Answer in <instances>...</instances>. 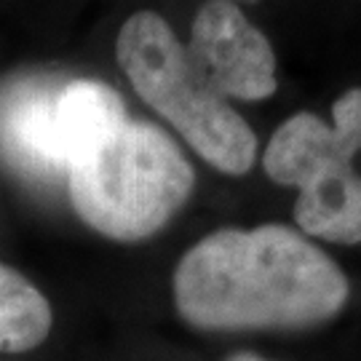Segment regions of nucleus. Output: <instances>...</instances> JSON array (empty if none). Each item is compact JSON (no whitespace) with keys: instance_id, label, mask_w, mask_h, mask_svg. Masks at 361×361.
Masks as SVG:
<instances>
[{"instance_id":"nucleus-4","label":"nucleus","mask_w":361,"mask_h":361,"mask_svg":"<svg viewBox=\"0 0 361 361\" xmlns=\"http://www.w3.org/2000/svg\"><path fill=\"white\" fill-rule=\"evenodd\" d=\"M361 89L332 104V123L297 113L273 134L262 166L279 185L297 188L295 219L308 235L332 244H361Z\"/></svg>"},{"instance_id":"nucleus-3","label":"nucleus","mask_w":361,"mask_h":361,"mask_svg":"<svg viewBox=\"0 0 361 361\" xmlns=\"http://www.w3.org/2000/svg\"><path fill=\"white\" fill-rule=\"evenodd\" d=\"M116 56L134 91L207 164L225 174L252 169L257 155L255 131L195 67L185 43L158 13L140 11L126 19Z\"/></svg>"},{"instance_id":"nucleus-6","label":"nucleus","mask_w":361,"mask_h":361,"mask_svg":"<svg viewBox=\"0 0 361 361\" xmlns=\"http://www.w3.org/2000/svg\"><path fill=\"white\" fill-rule=\"evenodd\" d=\"M185 49L225 99L257 102L279 86L271 43L231 0L201 6Z\"/></svg>"},{"instance_id":"nucleus-5","label":"nucleus","mask_w":361,"mask_h":361,"mask_svg":"<svg viewBox=\"0 0 361 361\" xmlns=\"http://www.w3.org/2000/svg\"><path fill=\"white\" fill-rule=\"evenodd\" d=\"M67 78L25 70L0 83V158L38 185L67 182V147L59 94Z\"/></svg>"},{"instance_id":"nucleus-2","label":"nucleus","mask_w":361,"mask_h":361,"mask_svg":"<svg viewBox=\"0 0 361 361\" xmlns=\"http://www.w3.org/2000/svg\"><path fill=\"white\" fill-rule=\"evenodd\" d=\"M193 182V166L166 131L126 118L70 166L67 195L97 233L142 241L185 207Z\"/></svg>"},{"instance_id":"nucleus-7","label":"nucleus","mask_w":361,"mask_h":361,"mask_svg":"<svg viewBox=\"0 0 361 361\" xmlns=\"http://www.w3.org/2000/svg\"><path fill=\"white\" fill-rule=\"evenodd\" d=\"M51 332V305L22 273L0 262V353L38 348Z\"/></svg>"},{"instance_id":"nucleus-9","label":"nucleus","mask_w":361,"mask_h":361,"mask_svg":"<svg viewBox=\"0 0 361 361\" xmlns=\"http://www.w3.org/2000/svg\"><path fill=\"white\" fill-rule=\"evenodd\" d=\"M231 3H233V0H231Z\"/></svg>"},{"instance_id":"nucleus-8","label":"nucleus","mask_w":361,"mask_h":361,"mask_svg":"<svg viewBox=\"0 0 361 361\" xmlns=\"http://www.w3.org/2000/svg\"><path fill=\"white\" fill-rule=\"evenodd\" d=\"M228 361H265V359H259L255 353H235V356H231Z\"/></svg>"},{"instance_id":"nucleus-1","label":"nucleus","mask_w":361,"mask_h":361,"mask_svg":"<svg viewBox=\"0 0 361 361\" xmlns=\"http://www.w3.org/2000/svg\"><path fill=\"white\" fill-rule=\"evenodd\" d=\"M348 300L345 273L297 231L222 228L185 252L174 302L198 329H305Z\"/></svg>"}]
</instances>
